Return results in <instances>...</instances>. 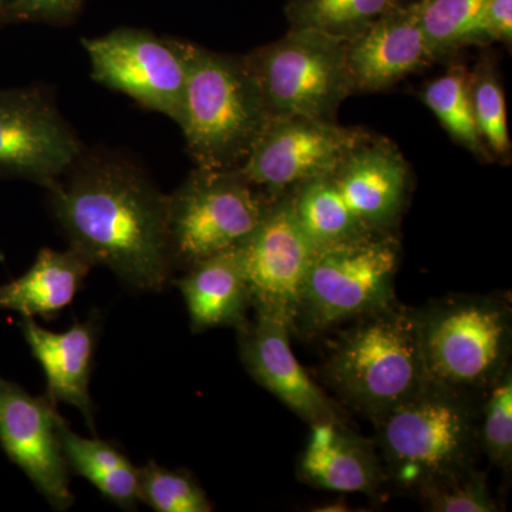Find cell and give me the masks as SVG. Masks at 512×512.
<instances>
[{"label":"cell","instance_id":"cell-3","mask_svg":"<svg viewBox=\"0 0 512 512\" xmlns=\"http://www.w3.org/2000/svg\"><path fill=\"white\" fill-rule=\"evenodd\" d=\"M481 396L430 380L377 420L376 447L386 481L417 494L431 481L474 466Z\"/></svg>","mask_w":512,"mask_h":512},{"label":"cell","instance_id":"cell-17","mask_svg":"<svg viewBox=\"0 0 512 512\" xmlns=\"http://www.w3.org/2000/svg\"><path fill=\"white\" fill-rule=\"evenodd\" d=\"M30 352L46 376V396L55 403H66L83 414L87 426L96 431V412L90 396L94 355L99 342L101 320L94 313L64 332H52L22 316L19 322Z\"/></svg>","mask_w":512,"mask_h":512},{"label":"cell","instance_id":"cell-9","mask_svg":"<svg viewBox=\"0 0 512 512\" xmlns=\"http://www.w3.org/2000/svg\"><path fill=\"white\" fill-rule=\"evenodd\" d=\"M97 83L164 114L180 126L192 43L121 28L83 39Z\"/></svg>","mask_w":512,"mask_h":512},{"label":"cell","instance_id":"cell-33","mask_svg":"<svg viewBox=\"0 0 512 512\" xmlns=\"http://www.w3.org/2000/svg\"><path fill=\"white\" fill-rule=\"evenodd\" d=\"M400 2H416V0H400Z\"/></svg>","mask_w":512,"mask_h":512},{"label":"cell","instance_id":"cell-7","mask_svg":"<svg viewBox=\"0 0 512 512\" xmlns=\"http://www.w3.org/2000/svg\"><path fill=\"white\" fill-rule=\"evenodd\" d=\"M346 40L311 29H289L284 37L242 56L274 116L336 121L352 92Z\"/></svg>","mask_w":512,"mask_h":512},{"label":"cell","instance_id":"cell-5","mask_svg":"<svg viewBox=\"0 0 512 512\" xmlns=\"http://www.w3.org/2000/svg\"><path fill=\"white\" fill-rule=\"evenodd\" d=\"M433 382L483 396L510 366V303L497 296H448L417 311Z\"/></svg>","mask_w":512,"mask_h":512},{"label":"cell","instance_id":"cell-10","mask_svg":"<svg viewBox=\"0 0 512 512\" xmlns=\"http://www.w3.org/2000/svg\"><path fill=\"white\" fill-rule=\"evenodd\" d=\"M369 134L336 121L274 116L238 170L272 198H279L298 185L332 174Z\"/></svg>","mask_w":512,"mask_h":512},{"label":"cell","instance_id":"cell-11","mask_svg":"<svg viewBox=\"0 0 512 512\" xmlns=\"http://www.w3.org/2000/svg\"><path fill=\"white\" fill-rule=\"evenodd\" d=\"M82 154L49 93L36 86L0 90V177L49 188Z\"/></svg>","mask_w":512,"mask_h":512},{"label":"cell","instance_id":"cell-22","mask_svg":"<svg viewBox=\"0 0 512 512\" xmlns=\"http://www.w3.org/2000/svg\"><path fill=\"white\" fill-rule=\"evenodd\" d=\"M296 217L316 249L369 237L346 208L332 177L316 178L289 191Z\"/></svg>","mask_w":512,"mask_h":512},{"label":"cell","instance_id":"cell-24","mask_svg":"<svg viewBox=\"0 0 512 512\" xmlns=\"http://www.w3.org/2000/svg\"><path fill=\"white\" fill-rule=\"evenodd\" d=\"M400 0H288L291 29H311L349 40L372 25Z\"/></svg>","mask_w":512,"mask_h":512},{"label":"cell","instance_id":"cell-13","mask_svg":"<svg viewBox=\"0 0 512 512\" xmlns=\"http://www.w3.org/2000/svg\"><path fill=\"white\" fill-rule=\"evenodd\" d=\"M56 403L32 396L20 384L0 376V447L28 476L55 510L72 507L69 467L57 433Z\"/></svg>","mask_w":512,"mask_h":512},{"label":"cell","instance_id":"cell-21","mask_svg":"<svg viewBox=\"0 0 512 512\" xmlns=\"http://www.w3.org/2000/svg\"><path fill=\"white\" fill-rule=\"evenodd\" d=\"M57 433L67 467L86 478L107 500L126 511L136 510L140 495V468L107 441L84 439L59 416Z\"/></svg>","mask_w":512,"mask_h":512},{"label":"cell","instance_id":"cell-4","mask_svg":"<svg viewBox=\"0 0 512 512\" xmlns=\"http://www.w3.org/2000/svg\"><path fill=\"white\" fill-rule=\"evenodd\" d=\"M271 117L242 56L192 43L180 127L197 167H241Z\"/></svg>","mask_w":512,"mask_h":512},{"label":"cell","instance_id":"cell-19","mask_svg":"<svg viewBox=\"0 0 512 512\" xmlns=\"http://www.w3.org/2000/svg\"><path fill=\"white\" fill-rule=\"evenodd\" d=\"M183 295L192 332L214 328L244 329L252 309L238 247L208 256L174 282Z\"/></svg>","mask_w":512,"mask_h":512},{"label":"cell","instance_id":"cell-20","mask_svg":"<svg viewBox=\"0 0 512 512\" xmlns=\"http://www.w3.org/2000/svg\"><path fill=\"white\" fill-rule=\"evenodd\" d=\"M93 266L74 249L45 248L29 271L0 285V311L52 319L73 302Z\"/></svg>","mask_w":512,"mask_h":512},{"label":"cell","instance_id":"cell-30","mask_svg":"<svg viewBox=\"0 0 512 512\" xmlns=\"http://www.w3.org/2000/svg\"><path fill=\"white\" fill-rule=\"evenodd\" d=\"M86 0H13L12 22L64 25L72 22Z\"/></svg>","mask_w":512,"mask_h":512},{"label":"cell","instance_id":"cell-28","mask_svg":"<svg viewBox=\"0 0 512 512\" xmlns=\"http://www.w3.org/2000/svg\"><path fill=\"white\" fill-rule=\"evenodd\" d=\"M141 501L157 512H210L212 504L197 478L185 470H167L156 461L140 468Z\"/></svg>","mask_w":512,"mask_h":512},{"label":"cell","instance_id":"cell-2","mask_svg":"<svg viewBox=\"0 0 512 512\" xmlns=\"http://www.w3.org/2000/svg\"><path fill=\"white\" fill-rule=\"evenodd\" d=\"M340 326L323 376L349 404L373 421L412 399L430 382L421 349L419 315L394 299Z\"/></svg>","mask_w":512,"mask_h":512},{"label":"cell","instance_id":"cell-25","mask_svg":"<svg viewBox=\"0 0 512 512\" xmlns=\"http://www.w3.org/2000/svg\"><path fill=\"white\" fill-rule=\"evenodd\" d=\"M419 20L437 60L461 47L477 45V30L487 0H416Z\"/></svg>","mask_w":512,"mask_h":512},{"label":"cell","instance_id":"cell-1","mask_svg":"<svg viewBox=\"0 0 512 512\" xmlns=\"http://www.w3.org/2000/svg\"><path fill=\"white\" fill-rule=\"evenodd\" d=\"M70 248L131 289L161 292L174 271L168 205L140 168L111 156L77 158L47 188Z\"/></svg>","mask_w":512,"mask_h":512},{"label":"cell","instance_id":"cell-27","mask_svg":"<svg viewBox=\"0 0 512 512\" xmlns=\"http://www.w3.org/2000/svg\"><path fill=\"white\" fill-rule=\"evenodd\" d=\"M478 448L491 464L510 473L512 466L511 366L481 396Z\"/></svg>","mask_w":512,"mask_h":512},{"label":"cell","instance_id":"cell-14","mask_svg":"<svg viewBox=\"0 0 512 512\" xmlns=\"http://www.w3.org/2000/svg\"><path fill=\"white\" fill-rule=\"evenodd\" d=\"M366 234H390L402 220L412 173L392 141L369 134L330 174Z\"/></svg>","mask_w":512,"mask_h":512},{"label":"cell","instance_id":"cell-32","mask_svg":"<svg viewBox=\"0 0 512 512\" xmlns=\"http://www.w3.org/2000/svg\"><path fill=\"white\" fill-rule=\"evenodd\" d=\"M13 0H0V28L12 23Z\"/></svg>","mask_w":512,"mask_h":512},{"label":"cell","instance_id":"cell-12","mask_svg":"<svg viewBox=\"0 0 512 512\" xmlns=\"http://www.w3.org/2000/svg\"><path fill=\"white\" fill-rule=\"evenodd\" d=\"M238 249L255 315L285 319L292 328L318 249L303 231L289 192L272 202Z\"/></svg>","mask_w":512,"mask_h":512},{"label":"cell","instance_id":"cell-15","mask_svg":"<svg viewBox=\"0 0 512 512\" xmlns=\"http://www.w3.org/2000/svg\"><path fill=\"white\" fill-rule=\"evenodd\" d=\"M346 67L355 93L390 89L437 62L424 36L417 2H399L346 40Z\"/></svg>","mask_w":512,"mask_h":512},{"label":"cell","instance_id":"cell-31","mask_svg":"<svg viewBox=\"0 0 512 512\" xmlns=\"http://www.w3.org/2000/svg\"><path fill=\"white\" fill-rule=\"evenodd\" d=\"M501 42L511 46L512 0H487L477 30V45Z\"/></svg>","mask_w":512,"mask_h":512},{"label":"cell","instance_id":"cell-26","mask_svg":"<svg viewBox=\"0 0 512 512\" xmlns=\"http://www.w3.org/2000/svg\"><path fill=\"white\" fill-rule=\"evenodd\" d=\"M470 94L478 134L485 148L493 161L510 163L511 138L503 87L493 62L487 57H483L470 72Z\"/></svg>","mask_w":512,"mask_h":512},{"label":"cell","instance_id":"cell-16","mask_svg":"<svg viewBox=\"0 0 512 512\" xmlns=\"http://www.w3.org/2000/svg\"><path fill=\"white\" fill-rule=\"evenodd\" d=\"M239 355L259 386L309 426L342 419L335 403L313 382L291 348L292 328L285 319L255 315L238 330Z\"/></svg>","mask_w":512,"mask_h":512},{"label":"cell","instance_id":"cell-29","mask_svg":"<svg viewBox=\"0 0 512 512\" xmlns=\"http://www.w3.org/2000/svg\"><path fill=\"white\" fill-rule=\"evenodd\" d=\"M427 511L497 512V501L488 488L487 476L474 466L460 468L431 481L416 494Z\"/></svg>","mask_w":512,"mask_h":512},{"label":"cell","instance_id":"cell-6","mask_svg":"<svg viewBox=\"0 0 512 512\" xmlns=\"http://www.w3.org/2000/svg\"><path fill=\"white\" fill-rule=\"evenodd\" d=\"M400 242L394 232L318 249L292 332L315 338L396 299Z\"/></svg>","mask_w":512,"mask_h":512},{"label":"cell","instance_id":"cell-8","mask_svg":"<svg viewBox=\"0 0 512 512\" xmlns=\"http://www.w3.org/2000/svg\"><path fill=\"white\" fill-rule=\"evenodd\" d=\"M168 197L171 255L183 269L241 245L276 200L238 168L197 167Z\"/></svg>","mask_w":512,"mask_h":512},{"label":"cell","instance_id":"cell-23","mask_svg":"<svg viewBox=\"0 0 512 512\" xmlns=\"http://www.w3.org/2000/svg\"><path fill=\"white\" fill-rule=\"evenodd\" d=\"M420 97L448 136L484 163H493L478 134L471 103L470 70L464 64H454L446 73L430 80L421 90Z\"/></svg>","mask_w":512,"mask_h":512},{"label":"cell","instance_id":"cell-18","mask_svg":"<svg viewBox=\"0 0 512 512\" xmlns=\"http://www.w3.org/2000/svg\"><path fill=\"white\" fill-rule=\"evenodd\" d=\"M298 473L306 484L342 494L370 497L386 483L375 441L360 437L342 419L312 424Z\"/></svg>","mask_w":512,"mask_h":512}]
</instances>
